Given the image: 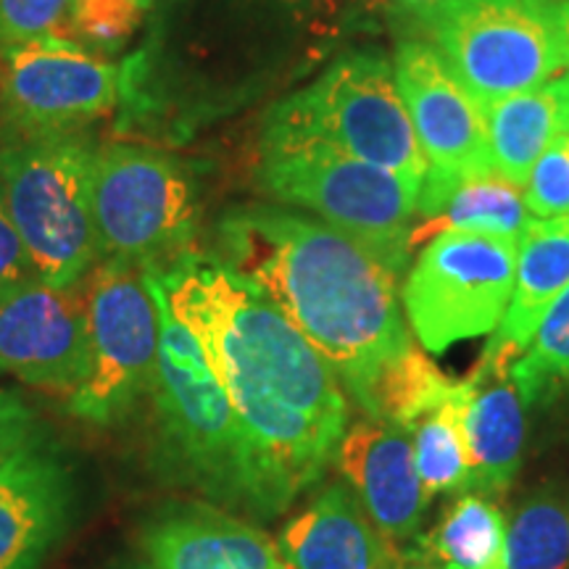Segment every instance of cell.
<instances>
[{
    "label": "cell",
    "mask_w": 569,
    "mask_h": 569,
    "mask_svg": "<svg viewBox=\"0 0 569 569\" xmlns=\"http://www.w3.org/2000/svg\"><path fill=\"white\" fill-rule=\"evenodd\" d=\"M156 274L290 507L336 459L348 430L343 382L301 330L217 256L188 251Z\"/></svg>",
    "instance_id": "6da1fadb"
},
{
    "label": "cell",
    "mask_w": 569,
    "mask_h": 569,
    "mask_svg": "<svg viewBox=\"0 0 569 569\" xmlns=\"http://www.w3.org/2000/svg\"><path fill=\"white\" fill-rule=\"evenodd\" d=\"M222 264L264 293L336 369L361 409L390 361L415 343L398 272L359 240L288 206H238L217 224Z\"/></svg>",
    "instance_id": "7a4b0ae2"
},
{
    "label": "cell",
    "mask_w": 569,
    "mask_h": 569,
    "mask_svg": "<svg viewBox=\"0 0 569 569\" xmlns=\"http://www.w3.org/2000/svg\"><path fill=\"white\" fill-rule=\"evenodd\" d=\"M146 277L159 306V365L151 398L167 472L213 503L259 517L288 509L193 332L169 309L159 274Z\"/></svg>",
    "instance_id": "3957f363"
},
{
    "label": "cell",
    "mask_w": 569,
    "mask_h": 569,
    "mask_svg": "<svg viewBox=\"0 0 569 569\" xmlns=\"http://www.w3.org/2000/svg\"><path fill=\"white\" fill-rule=\"evenodd\" d=\"M256 182L280 206L315 213L359 240L396 272L407 267L419 182L356 159L315 134L269 122Z\"/></svg>",
    "instance_id": "277c9868"
},
{
    "label": "cell",
    "mask_w": 569,
    "mask_h": 569,
    "mask_svg": "<svg viewBox=\"0 0 569 569\" xmlns=\"http://www.w3.org/2000/svg\"><path fill=\"white\" fill-rule=\"evenodd\" d=\"M96 153L80 132L24 134L0 148V203L40 280L77 284L103 259L92 213Z\"/></svg>",
    "instance_id": "5b68a950"
},
{
    "label": "cell",
    "mask_w": 569,
    "mask_h": 569,
    "mask_svg": "<svg viewBox=\"0 0 569 569\" xmlns=\"http://www.w3.org/2000/svg\"><path fill=\"white\" fill-rule=\"evenodd\" d=\"M559 0H440L417 17L427 42L482 106L567 71Z\"/></svg>",
    "instance_id": "8992f818"
},
{
    "label": "cell",
    "mask_w": 569,
    "mask_h": 569,
    "mask_svg": "<svg viewBox=\"0 0 569 569\" xmlns=\"http://www.w3.org/2000/svg\"><path fill=\"white\" fill-rule=\"evenodd\" d=\"M267 122L315 134L356 159L419 184L427 174L393 61L380 51L340 56L309 88L277 103Z\"/></svg>",
    "instance_id": "52a82bcc"
},
{
    "label": "cell",
    "mask_w": 569,
    "mask_h": 569,
    "mask_svg": "<svg viewBox=\"0 0 569 569\" xmlns=\"http://www.w3.org/2000/svg\"><path fill=\"white\" fill-rule=\"evenodd\" d=\"M92 213L103 256L146 272H167L193 243V177L180 159L159 148L130 142L98 148Z\"/></svg>",
    "instance_id": "ba28073f"
},
{
    "label": "cell",
    "mask_w": 569,
    "mask_h": 569,
    "mask_svg": "<svg viewBox=\"0 0 569 569\" xmlns=\"http://www.w3.org/2000/svg\"><path fill=\"white\" fill-rule=\"evenodd\" d=\"M517 256L519 238L486 232H443L422 246L401 288L419 346L443 353L496 332L515 290Z\"/></svg>",
    "instance_id": "9c48e42d"
},
{
    "label": "cell",
    "mask_w": 569,
    "mask_h": 569,
    "mask_svg": "<svg viewBox=\"0 0 569 569\" xmlns=\"http://www.w3.org/2000/svg\"><path fill=\"white\" fill-rule=\"evenodd\" d=\"M90 330V377L69 411L82 422L106 427L130 415L151 393L159 365V306L146 269L103 256L80 280Z\"/></svg>",
    "instance_id": "30bf717a"
},
{
    "label": "cell",
    "mask_w": 569,
    "mask_h": 569,
    "mask_svg": "<svg viewBox=\"0 0 569 569\" xmlns=\"http://www.w3.org/2000/svg\"><path fill=\"white\" fill-rule=\"evenodd\" d=\"M6 113L21 134L74 132L117 109L124 98L122 67L98 59L61 34L27 42L6 56Z\"/></svg>",
    "instance_id": "8fae6325"
},
{
    "label": "cell",
    "mask_w": 569,
    "mask_h": 569,
    "mask_svg": "<svg viewBox=\"0 0 569 569\" xmlns=\"http://www.w3.org/2000/svg\"><path fill=\"white\" fill-rule=\"evenodd\" d=\"M88 306L80 282L34 280L0 298V372L42 393L71 398L90 377Z\"/></svg>",
    "instance_id": "7c38bea8"
},
{
    "label": "cell",
    "mask_w": 569,
    "mask_h": 569,
    "mask_svg": "<svg viewBox=\"0 0 569 569\" xmlns=\"http://www.w3.org/2000/svg\"><path fill=\"white\" fill-rule=\"evenodd\" d=\"M393 71L427 172L440 177L493 172L488 161L486 106L453 74L438 48L427 40L398 42Z\"/></svg>",
    "instance_id": "4fadbf2b"
},
{
    "label": "cell",
    "mask_w": 569,
    "mask_h": 569,
    "mask_svg": "<svg viewBox=\"0 0 569 569\" xmlns=\"http://www.w3.org/2000/svg\"><path fill=\"white\" fill-rule=\"evenodd\" d=\"M74 480L46 440L0 461V569H40L69 530Z\"/></svg>",
    "instance_id": "5bb4252c"
},
{
    "label": "cell",
    "mask_w": 569,
    "mask_h": 569,
    "mask_svg": "<svg viewBox=\"0 0 569 569\" xmlns=\"http://www.w3.org/2000/svg\"><path fill=\"white\" fill-rule=\"evenodd\" d=\"M336 465L369 519L390 540L398 543L417 536L430 493L417 472L407 427L372 417L353 422L340 438Z\"/></svg>",
    "instance_id": "9a60e30c"
},
{
    "label": "cell",
    "mask_w": 569,
    "mask_h": 569,
    "mask_svg": "<svg viewBox=\"0 0 569 569\" xmlns=\"http://www.w3.org/2000/svg\"><path fill=\"white\" fill-rule=\"evenodd\" d=\"M140 549L151 569H290L277 540L213 503H167L142 525Z\"/></svg>",
    "instance_id": "2e32d148"
},
{
    "label": "cell",
    "mask_w": 569,
    "mask_h": 569,
    "mask_svg": "<svg viewBox=\"0 0 569 569\" xmlns=\"http://www.w3.org/2000/svg\"><path fill=\"white\" fill-rule=\"evenodd\" d=\"M290 569H401L403 557L369 519L351 488L330 486L280 532Z\"/></svg>",
    "instance_id": "e0dca14e"
},
{
    "label": "cell",
    "mask_w": 569,
    "mask_h": 569,
    "mask_svg": "<svg viewBox=\"0 0 569 569\" xmlns=\"http://www.w3.org/2000/svg\"><path fill=\"white\" fill-rule=\"evenodd\" d=\"M569 288V217L536 219L519 238L517 277L511 301L480 365L511 369L549 315L553 301Z\"/></svg>",
    "instance_id": "ac0fdd59"
},
{
    "label": "cell",
    "mask_w": 569,
    "mask_h": 569,
    "mask_svg": "<svg viewBox=\"0 0 569 569\" xmlns=\"http://www.w3.org/2000/svg\"><path fill=\"white\" fill-rule=\"evenodd\" d=\"M532 222L522 188L507 177L425 174L419 188L417 219L409 232V253L443 232H486L522 238Z\"/></svg>",
    "instance_id": "d6986e66"
},
{
    "label": "cell",
    "mask_w": 569,
    "mask_h": 569,
    "mask_svg": "<svg viewBox=\"0 0 569 569\" xmlns=\"http://www.w3.org/2000/svg\"><path fill=\"white\" fill-rule=\"evenodd\" d=\"M467 415L469 486L478 496H503L515 482L525 446V403L509 372L478 367Z\"/></svg>",
    "instance_id": "ffe728a7"
},
{
    "label": "cell",
    "mask_w": 569,
    "mask_h": 569,
    "mask_svg": "<svg viewBox=\"0 0 569 569\" xmlns=\"http://www.w3.org/2000/svg\"><path fill=\"white\" fill-rule=\"evenodd\" d=\"M486 132L490 169L522 188L540 153L569 132V69L538 88L488 103Z\"/></svg>",
    "instance_id": "44dd1931"
},
{
    "label": "cell",
    "mask_w": 569,
    "mask_h": 569,
    "mask_svg": "<svg viewBox=\"0 0 569 569\" xmlns=\"http://www.w3.org/2000/svg\"><path fill=\"white\" fill-rule=\"evenodd\" d=\"M507 538L501 509L486 496L465 493L411 553H425L440 569H509Z\"/></svg>",
    "instance_id": "7402d4cb"
},
{
    "label": "cell",
    "mask_w": 569,
    "mask_h": 569,
    "mask_svg": "<svg viewBox=\"0 0 569 569\" xmlns=\"http://www.w3.org/2000/svg\"><path fill=\"white\" fill-rule=\"evenodd\" d=\"M472 380H459L436 409L409 427L417 472L427 493H467L469 440L467 415L472 403Z\"/></svg>",
    "instance_id": "603a6c76"
},
{
    "label": "cell",
    "mask_w": 569,
    "mask_h": 569,
    "mask_svg": "<svg viewBox=\"0 0 569 569\" xmlns=\"http://www.w3.org/2000/svg\"><path fill=\"white\" fill-rule=\"evenodd\" d=\"M453 386L457 382L448 380L436 361L427 359L422 348L411 343L377 377L367 417L409 430L419 417L436 409Z\"/></svg>",
    "instance_id": "cb8c5ba5"
},
{
    "label": "cell",
    "mask_w": 569,
    "mask_h": 569,
    "mask_svg": "<svg viewBox=\"0 0 569 569\" xmlns=\"http://www.w3.org/2000/svg\"><path fill=\"white\" fill-rule=\"evenodd\" d=\"M509 569H567L569 517L557 498L540 496L525 503L509 525Z\"/></svg>",
    "instance_id": "d4e9b609"
},
{
    "label": "cell",
    "mask_w": 569,
    "mask_h": 569,
    "mask_svg": "<svg viewBox=\"0 0 569 569\" xmlns=\"http://www.w3.org/2000/svg\"><path fill=\"white\" fill-rule=\"evenodd\" d=\"M509 375L525 407L569 380V288L553 301Z\"/></svg>",
    "instance_id": "484cf974"
},
{
    "label": "cell",
    "mask_w": 569,
    "mask_h": 569,
    "mask_svg": "<svg viewBox=\"0 0 569 569\" xmlns=\"http://www.w3.org/2000/svg\"><path fill=\"white\" fill-rule=\"evenodd\" d=\"M134 0H71L59 34L84 51L106 59L122 53L142 24Z\"/></svg>",
    "instance_id": "4316f807"
},
{
    "label": "cell",
    "mask_w": 569,
    "mask_h": 569,
    "mask_svg": "<svg viewBox=\"0 0 569 569\" xmlns=\"http://www.w3.org/2000/svg\"><path fill=\"white\" fill-rule=\"evenodd\" d=\"M522 198L530 217H569V132L559 134L532 163L522 184Z\"/></svg>",
    "instance_id": "83f0119b"
},
{
    "label": "cell",
    "mask_w": 569,
    "mask_h": 569,
    "mask_svg": "<svg viewBox=\"0 0 569 569\" xmlns=\"http://www.w3.org/2000/svg\"><path fill=\"white\" fill-rule=\"evenodd\" d=\"M71 0H0V56L59 34Z\"/></svg>",
    "instance_id": "f1b7e54d"
},
{
    "label": "cell",
    "mask_w": 569,
    "mask_h": 569,
    "mask_svg": "<svg viewBox=\"0 0 569 569\" xmlns=\"http://www.w3.org/2000/svg\"><path fill=\"white\" fill-rule=\"evenodd\" d=\"M40 438L38 411L17 390L0 388V461Z\"/></svg>",
    "instance_id": "f546056e"
},
{
    "label": "cell",
    "mask_w": 569,
    "mask_h": 569,
    "mask_svg": "<svg viewBox=\"0 0 569 569\" xmlns=\"http://www.w3.org/2000/svg\"><path fill=\"white\" fill-rule=\"evenodd\" d=\"M34 280H40L38 269H34L30 253H27L19 232L13 230L9 213L0 203V298Z\"/></svg>",
    "instance_id": "4dcf8cb0"
},
{
    "label": "cell",
    "mask_w": 569,
    "mask_h": 569,
    "mask_svg": "<svg viewBox=\"0 0 569 569\" xmlns=\"http://www.w3.org/2000/svg\"><path fill=\"white\" fill-rule=\"evenodd\" d=\"M277 3L296 11H338L346 0H277Z\"/></svg>",
    "instance_id": "1f68e13d"
},
{
    "label": "cell",
    "mask_w": 569,
    "mask_h": 569,
    "mask_svg": "<svg viewBox=\"0 0 569 569\" xmlns=\"http://www.w3.org/2000/svg\"><path fill=\"white\" fill-rule=\"evenodd\" d=\"M386 3L393 6V9L403 11V13H411V17H419V13L432 9V6H438L440 0H386Z\"/></svg>",
    "instance_id": "d6a6232c"
},
{
    "label": "cell",
    "mask_w": 569,
    "mask_h": 569,
    "mask_svg": "<svg viewBox=\"0 0 569 569\" xmlns=\"http://www.w3.org/2000/svg\"><path fill=\"white\" fill-rule=\"evenodd\" d=\"M559 11V24H561V34H565V48H567V67H569V0H559L557 3Z\"/></svg>",
    "instance_id": "836d02e7"
},
{
    "label": "cell",
    "mask_w": 569,
    "mask_h": 569,
    "mask_svg": "<svg viewBox=\"0 0 569 569\" xmlns=\"http://www.w3.org/2000/svg\"><path fill=\"white\" fill-rule=\"evenodd\" d=\"M401 569H436V567L422 565V561H415V565H407V561H403V567H401Z\"/></svg>",
    "instance_id": "e575fe53"
},
{
    "label": "cell",
    "mask_w": 569,
    "mask_h": 569,
    "mask_svg": "<svg viewBox=\"0 0 569 569\" xmlns=\"http://www.w3.org/2000/svg\"><path fill=\"white\" fill-rule=\"evenodd\" d=\"M134 3H138L142 11H148V9H151V6L156 3V0H134Z\"/></svg>",
    "instance_id": "d590c367"
}]
</instances>
